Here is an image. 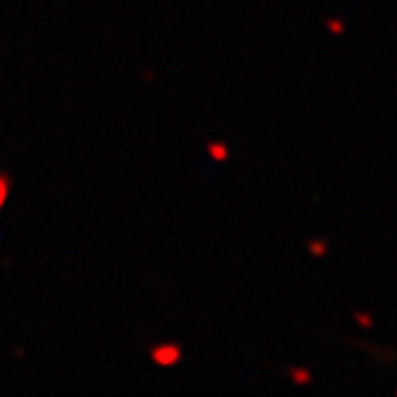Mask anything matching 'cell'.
I'll return each instance as SVG.
<instances>
[{
    "instance_id": "1",
    "label": "cell",
    "mask_w": 397,
    "mask_h": 397,
    "mask_svg": "<svg viewBox=\"0 0 397 397\" xmlns=\"http://www.w3.org/2000/svg\"><path fill=\"white\" fill-rule=\"evenodd\" d=\"M182 356H185L182 347H180L178 342H173V340H168V342H158L149 349V359L161 368L178 366L180 361H182Z\"/></svg>"
},
{
    "instance_id": "2",
    "label": "cell",
    "mask_w": 397,
    "mask_h": 397,
    "mask_svg": "<svg viewBox=\"0 0 397 397\" xmlns=\"http://www.w3.org/2000/svg\"><path fill=\"white\" fill-rule=\"evenodd\" d=\"M206 153H208V158H211L213 163H225L230 158V146L225 144V141H220V139H213V141H208V144H206Z\"/></svg>"
},
{
    "instance_id": "3",
    "label": "cell",
    "mask_w": 397,
    "mask_h": 397,
    "mask_svg": "<svg viewBox=\"0 0 397 397\" xmlns=\"http://www.w3.org/2000/svg\"><path fill=\"white\" fill-rule=\"evenodd\" d=\"M287 378H290L294 385H309L314 381V376H311V371L306 366H290L287 368Z\"/></svg>"
},
{
    "instance_id": "4",
    "label": "cell",
    "mask_w": 397,
    "mask_h": 397,
    "mask_svg": "<svg viewBox=\"0 0 397 397\" xmlns=\"http://www.w3.org/2000/svg\"><path fill=\"white\" fill-rule=\"evenodd\" d=\"M306 252H309L314 259H323L328 254V242L319 240V237H316V240H309L306 242Z\"/></svg>"
},
{
    "instance_id": "5",
    "label": "cell",
    "mask_w": 397,
    "mask_h": 397,
    "mask_svg": "<svg viewBox=\"0 0 397 397\" xmlns=\"http://www.w3.org/2000/svg\"><path fill=\"white\" fill-rule=\"evenodd\" d=\"M10 189H13V180H10L8 173H3V170H0V211H3V206L8 203Z\"/></svg>"
},
{
    "instance_id": "6",
    "label": "cell",
    "mask_w": 397,
    "mask_h": 397,
    "mask_svg": "<svg viewBox=\"0 0 397 397\" xmlns=\"http://www.w3.org/2000/svg\"><path fill=\"white\" fill-rule=\"evenodd\" d=\"M326 29L333 34V36H342L345 34V22L340 17H328L326 20Z\"/></svg>"
},
{
    "instance_id": "7",
    "label": "cell",
    "mask_w": 397,
    "mask_h": 397,
    "mask_svg": "<svg viewBox=\"0 0 397 397\" xmlns=\"http://www.w3.org/2000/svg\"><path fill=\"white\" fill-rule=\"evenodd\" d=\"M352 319H354V323L359 328H364V331L373 328V316L368 314V311H354V316H352Z\"/></svg>"
}]
</instances>
